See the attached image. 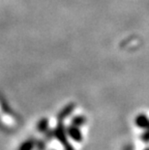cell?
<instances>
[{
  "instance_id": "cell-1",
  "label": "cell",
  "mask_w": 149,
  "mask_h": 150,
  "mask_svg": "<svg viewBox=\"0 0 149 150\" xmlns=\"http://www.w3.org/2000/svg\"><path fill=\"white\" fill-rule=\"evenodd\" d=\"M135 123L137 127H138L139 129L145 130L148 128L149 126V117L144 113H141L136 117L135 119Z\"/></svg>"
},
{
  "instance_id": "cell-9",
  "label": "cell",
  "mask_w": 149,
  "mask_h": 150,
  "mask_svg": "<svg viewBox=\"0 0 149 150\" xmlns=\"http://www.w3.org/2000/svg\"><path fill=\"white\" fill-rule=\"evenodd\" d=\"M143 150H149V147H146V148H144Z\"/></svg>"
},
{
  "instance_id": "cell-8",
  "label": "cell",
  "mask_w": 149,
  "mask_h": 150,
  "mask_svg": "<svg viewBox=\"0 0 149 150\" xmlns=\"http://www.w3.org/2000/svg\"><path fill=\"white\" fill-rule=\"evenodd\" d=\"M123 150H134V147H133V145L131 144H127L123 147Z\"/></svg>"
},
{
  "instance_id": "cell-10",
  "label": "cell",
  "mask_w": 149,
  "mask_h": 150,
  "mask_svg": "<svg viewBox=\"0 0 149 150\" xmlns=\"http://www.w3.org/2000/svg\"><path fill=\"white\" fill-rule=\"evenodd\" d=\"M147 129H148V130H149V126H148V128H147Z\"/></svg>"
},
{
  "instance_id": "cell-5",
  "label": "cell",
  "mask_w": 149,
  "mask_h": 150,
  "mask_svg": "<svg viewBox=\"0 0 149 150\" xmlns=\"http://www.w3.org/2000/svg\"><path fill=\"white\" fill-rule=\"evenodd\" d=\"M141 139L143 142H149V130L145 129L141 135Z\"/></svg>"
},
{
  "instance_id": "cell-4",
  "label": "cell",
  "mask_w": 149,
  "mask_h": 150,
  "mask_svg": "<svg viewBox=\"0 0 149 150\" xmlns=\"http://www.w3.org/2000/svg\"><path fill=\"white\" fill-rule=\"evenodd\" d=\"M34 146H35V143L32 140H27V142H23V144L20 145V150H32Z\"/></svg>"
},
{
  "instance_id": "cell-2",
  "label": "cell",
  "mask_w": 149,
  "mask_h": 150,
  "mask_svg": "<svg viewBox=\"0 0 149 150\" xmlns=\"http://www.w3.org/2000/svg\"><path fill=\"white\" fill-rule=\"evenodd\" d=\"M78 128H80V127L72 125L71 127H69V129H68L69 136L71 137L73 139H75L76 142H81L82 140V134Z\"/></svg>"
},
{
  "instance_id": "cell-7",
  "label": "cell",
  "mask_w": 149,
  "mask_h": 150,
  "mask_svg": "<svg viewBox=\"0 0 149 150\" xmlns=\"http://www.w3.org/2000/svg\"><path fill=\"white\" fill-rule=\"evenodd\" d=\"M47 120H41L39 123V130L40 131H45L47 130Z\"/></svg>"
},
{
  "instance_id": "cell-6",
  "label": "cell",
  "mask_w": 149,
  "mask_h": 150,
  "mask_svg": "<svg viewBox=\"0 0 149 150\" xmlns=\"http://www.w3.org/2000/svg\"><path fill=\"white\" fill-rule=\"evenodd\" d=\"M74 110V107H68V108H66L65 110H64V111H62V113L60 114V118H64V117H67L69 114H70V112Z\"/></svg>"
},
{
  "instance_id": "cell-3",
  "label": "cell",
  "mask_w": 149,
  "mask_h": 150,
  "mask_svg": "<svg viewBox=\"0 0 149 150\" xmlns=\"http://www.w3.org/2000/svg\"><path fill=\"white\" fill-rule=\"evenodd\" d=\"M85 122H86V118L82 115L80 116H76L72 121V125H75L77 127H81L82 125H84Z\"/></svg>"
}]
</instances>
